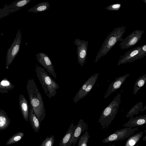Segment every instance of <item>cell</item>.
I'll list each match as a JSON object with an SVG mask.
<instances>
[{
    "mask_svg": "<svg viewBox=\"0 0 146 146\" xmlns=\"http://www.w3.org/2000/svg\"><path fill=\"white\" fill-rule=\"evenodd\" d=\"M26 88L29 97L30 104L41 122L45 117L46 111L42 97L33 78L29 80Z\"/></svg>",
    "mask_w": 146,
    "mask_h": 146,
    "instance_id": "1",
    "label": "cell"
},
{
    "mask_svg": "<svg viewBox=\"0 0 146 146\" xmlns=\"http://www.w3.org/2000/svg\"><path fill=\"white\" fill-rule=\"evenodd\" d=\"M126 28L123 26L115 28L108 35L97 53L94 62L96 63L102 56H105L117 42L123 41L122 37Z\"/></svg>",
    "mask_w": 146,
    "mask_h": 146,
    "instance_id": "2",
    "label": "cell"
},
{
    "mask_svg": "<svg viewBox=\"0 0 146 146\" xmlns=\"http://www.w3.org/2000/svg\"><path fill=\"white\" fill-rule=\"evenodd\" d=\"M121 94L118 92L114 99L103 110L98 123L104 129H107L117 114L121 102Z\"/></svg>",
    "mask_w": 146,
    "mask_h": 146,
    "instance_id": "3",
    "label": "cell"
},
{
    "mask_svg": "<svg viewBox=\"0 0 146 146\" xmlns=\"http://www.w3.org/2000/svg\"><path fill=\"white\" fill-rule=\"evenodd\" d=\"M35 71L45 93L49 98L54 97L57 93V90L59 88V85L48 74L44 68L37 64Z\"/></svg>",
    "mask_w": 146,
    "mask_h": 146,
    "instance_id": "4",
    "label": "cell"
},
{
    "mask_svg": "<svg viewBox=\"0 0 146 146\" xmlns=\"http://www.w3.org/2000/svg\"><path fill=\"white\" fill-rule=\"evenodd\" d=\"M139 127H126L115 131L113 133L104 139L102 143H106L116 141L128 138L138 130Z\"/></svg>",
    "mask_w": 146,
    "mask_h": 146,
    "instance_id": "5",
    "label": "cell"
},
{
    "mask_svg": "<svg viewBox=\"0 0 146 146\" xmlns=\"http://www.w3.org/2000/svg\"><path fill=\"white\" fill-rule=\"evenodd\" d=\"M98 75V73L94 74L87 80L74 97L73 99L74 103H76L90 92L96 83Z\"/></svg>",
    "mask_w": 146,
    "mask_h": 146,
    "instance_id": "6",
    "label": "cell"
},
{
    "mask_svg": "<svg viewBox=\"0 0 146 146\" xmlns=\"http://www.w3.org/2000/svg\"><path fill=\"white\" fill-rule=\"evenodd\" d=\"M21 39V33L19 30L14 41L7 52L6 60V68L7 69L8 68L9 66L12 62L19 51Z\"/></svg>",
    "mask_w": 146,
    "mask_h": 146,
    "instance_id": "7",
    "label": "cell"
},
{
    "mask_svg": "<svg viewBox=\"0 0 146 146\" xmlns=\"http://www.w3.org/2000/svg\"><path fill=\"white\" fill-rule=\"evenodd\" d=\"M144 32L142 30H136L129 35L119 44L122 49L130 48L135 45L141 39Z\"/></svg>",
    "mask_w": 146,
    "mask_h": 146,
    "instance_id": "8",
    "label": "cell"
},
{
    "mask_svg": "<svg viewBox=\"0 0 146 146\" xmlns=\"http://www.w3.org/2000/svg\"><path fill=\"white\" fill-rule=\"evenodd\" d=\"M73 43L77 47L76 51L78 63L82 67L87 57L88 42L75 38Z\"/></svg>",
    "mask_w": 146,
    "mask_h": 146,
    "instance_id": "9",
    "label": "cell"
},
{
    "mask_svg": "<svg viewBox=\"0 0 146 146\" xmlns=\"http://www.w3.org/2000/svg\"><path fill=\"white\" fill-rule=\"evenodd\" d=\"M38 62L47 70L50 74L57 79L54 66L49 57L46 54L39 52L36 55Z\"/></svg>",
    "mask_w": 146,
    "mask_h": 146,
    "instance_id": "10",
    "label": "cell"
},
{
    "mask_svg": "<svg viewBox=\"0 0 146 146\" xmlns=\"http://www.w3.org/2000/svg\"><path fill=\"white\" fill-rule=\"evenodd\" d=\"M142 45L138 46L127 52L121 57L118 60L117 65L128 62H131L139 59L138 54Z\"/></svg>",
    "mask_w": 146,
    "mask_h": 146,
    "instance_id": "11",
    "label": "cell"
},
{
    "mask_svg": "<svg viewBox=\"0 0 146 146\" xmlns=\"http://www.w3.org/2000/svg\"><path fill=\"white\" fill-rule=\"evenodd\" d=\"M87 123H85L83 119H80L77 124L76 125L75 129L67 146H71L72 144H73V146L75 145L80 135L87 128Z\"/></svg>",
    "mask_w": 146,
    "mask_h": 146,
    "instance_id": "12",
    "label": "cell"
},
{
    "mask_svg": "<svg viewBox=\"0 0 146 146\" xmlns=\"http://www.w3.org/2000/svg\"><path fill=\"white\" fill-rule=\"evenodd\" d=\"M130 75L129 74H127L116 78L115 80L110 84L104 95V99L107 98L112 93L119 88L127 78Z\"/></svg>",
    "mask_w": 146,
    "mask_h": 146,
    "instance_id": "13",
    "label": "cell"
},
{
    "mask_svg": "<svg viewBox=\"0 0 146 146\" xmlns=\"http://www.w3.org/2000/svg\"><path fill=\"white\" fill-rule=\"evenodd\" d=\"M146 123V115L136 116L134 118H130L129 120L123 126L127 127H134L141 126Z\"/></svg>",
    "mask_w": 146,
    "mask_h": 146,
    "instance_id": "14",
    "label": "cell"
},
{
    "mask_svg": "<svg viewBox=\"0 0 146 146\" xmlns=\"http://www.w3.org/2000/svg\"><path fill=\"white\" fill-rule=\"evenodd\" d=\"M19 105L23 118L28 122L29 119V105L28 101L23 94L19 96Z\"/></svg>",
    "mask_w": 146,
    "mask_h": 146,
    "instance_id": "15",
    "label": "cell"
},
{
    "mask_svg": "<svg viewBox=\"0 0 146 146\" xmlns=\"http://www.w3.org/2000/svg\"><path fill=\"white\" fill-rule=\"evenodd\" d=\"M29 119L32 128L35 132H38L40 129V122L35 115L32 106L29 105Z\"/></svg>",
    "mask_w": 146,
    "mask_h": 146,
    "instance_id": "16",
    "label": "cell"
},
{
    "mask_svg": "<svg viewBox=\"0 0 146 146\" xmlns=\"http://www.w3.org/2000/svg\"><path fill=\"white\" fill-rule=\"evenodd\" d=\"M75 127L73 123L70 124L69 129L60 141L59 146H67Z\"/></svg>",
    "mask_w": 146,
    "mask_h": 146,
    "instance_id": "17",
    "label": "cell"
},
{
    "mask_svg": "<svg viewBox=\"0 0 146 146\" xmlns=\"http://www.w3.org/2000/svg\"><path fill=\"white\" fill-rule=\"evenodd\" d=\"M11 122L10 120L5 111L0 109V131L6 129Z\"/></svg>",
    "mask_w": 146,
    "mask_h": 146,
    "instance_id": "18",
    "label": "cell"
},
{
    "mask_svg": "<svg viewBox=\"0 0 146 146\" xmlns=\"http://www.w3.org/2000/svg\"><path fill=\"white\" fill-rule=\"evenodd\" d=\"M14 87L15 86L6 77L4 78L0 82V93H8V91H11Z\"/></svg>",
    "mask_w": 146,
    "mask_h": 146,
    "instance_id": "19",
    "label": "cell"
},
{
    "mask_svg": "<svg viewBox=\"0 0 146 146\" xmlns=\"http://www.w3.org/2000/svg\"><path fill=\"white\" fill-rule=\"evenodd\" d=\"M144 132L141 131L129 136L124 146H134L143 136Z\"/></svg>",
    "mask_w": 146,
    "mask_h": 146,
    "instance_id": "20",
    "label": "cell"
},
{
    "mask_svg": "<svg viewBox=\"0 0 146 146\" xmlns=\"http://www.w3.org/2000/svg\"><path fill=\"white\" fill-rule=\"evenodd\" d=\"M49 8L50 4L48 2H43L36 5L28 11L34 13L42 12L47 10Z\"/></svg>",
    "mask_w": 146,
    "mask_h": 146,
    "instance_id": "21",
    "label": "cell"
},
{
    "mask_svg": "<svg viewBox=\"0 0 146 146\" xmlns=\"http://www.w3.org/2000/svg\"><path fill=\"white\" fill-rule=\"evenodd\" d=\"M143 108V103L141 101L136 104L128 111L126 117H133L134 115L139 114Z\"/></svg>",
    "mask_w": 146,
    "mask_h": 146,
    "instance_id": "22",
    "label": "cell"
},
{
    "mask_svg": "<svg viewBox=\"0 0 146 146\" xmlns=\"http://www.w3.org/2000/svg\"><path fill=\"white\" fill-rule=\"evenodd\" d=\"M146 81V74L140 76L136 81L134 85L133 94H136L139 90L144 85Z\"/></svg>",
    "mask_w": 146,
    "mask_h": 146,
    "instance_id": "23",
    "label": "cell"
},
{
    "mask_svg": "<svg viewBox=\"0 0 146 146\" xmlns=\"http://www.w3.org/2000/svg\"><path fill=\"white\" fill-rule=\"evenodd\" d=\"M24 133L19 132L11 137L6 143V145H9L15 143L21 140L23 137Z\"/></svg>",
    "mask_w": 146,
    "mask_h": 146,
    "instance_id": "24",
    "label": "cell"
},
{
    "mask_svg": "<svg viewBox=\"0 0 146 146\" xmlns=\"http://www.w3.org/2000/svg\"><path fill=\"white\" fill-rule=\"evenodd\" d=\"M90 136L87 131L79 138L77 146H87V143L88 141Z\"/></svg>",
    "mask_w": 146,
    "mask_h": 146,
    "instance_id": "25",
    "label": "cell"
},
{
    "mask_svg": "<svg viewBox=\"0 0 146 146\" xmlns=\"http://www.w3.org/2000/svg\"><path fill=\"white\" fill-rule=\"evenodd\" d=\"M54 141V135H52L50 137L47 136L42 142L40 146H53Z\"/></svg>",
    "mask_w": 146,
    "mask_h": 146,
    "instance_id": "26",
    "label": "cell"
},
{
    "mask_svg": "<svg viewBox=\"0 0 146 146\" xmlns=\"http://www.w3.org/2000/svg\"><path fill=\"white\" fill-rule=\"evenodd\" d=\"M121 6V4L120 3H114L106 7L105 9L106 10L109 11H117L120 9Z\"/></svg>",
    "mask_w": 146,
    "mask_h": 146,
    "instance_id": "27",
    "label": "cell"
},
{
    "mask_svg": "<svg viewBox=\"0 0 146 146\" xmlns=\"http://www.w3.org/2000/svg\"><path fill=\"white\" fill-rule=\"evenodd\" d=\"M31 1V0H23L20 1L16 4L18 7H22L26 5Z\"/></svg>",
    "mask_w": 146,
    "mask_h": 146,
    "instance_id": "28",
    "label": "cell"
},
{
    "mask_svg": "<svg viewBox=\"0 0 146 146\" xmlns=\"http://www.w3.org/2000/svg\"><path fill=\"white\" fill-rule=\"evenodd\" d=\"M146 106H145L144 107V108H143L141 110L140 112H142L143 111L146 109Z\"/></svg>",
    "mask_w": 146,
    "mask_h": 146,
    "instance_id": "29",
    "label": "cell"
},
{
    "mask_svg": "<svg viewBox=\"0 0 146 146\" xmlns=\"http://www.w3.org/2000/svg\"><path fill=\"white\" fill-rule=\"evenodd\" d=\"M144 138H143V140L145 141L146 140V135H145L144 137Z\"/></svg>",
    "mask_w": 146,
    "mask_h": 146,
    "instance_id": "30",
    "label": "cell"
},
{
    "mask_svg": "<svg viewBox=\"0 0 146 146\" xmlns=\"http://www.w3.org/2000/svg\"><path fill=\"white\" fill-rule=\"evenodd\" d=\"M108 146H117L115 145H110Z\"/></svg>",
    "mask_w": 146,
    "mask_h": 146,
    "instance_id": "31",
    "label": "cell"
},
{
    "mask_svg": "<svg viewBox=\"0 0 146 146\" xmlns=\"http://www.w3.org/2000/svg\"><path fill=\"white\" fill-rule=\"evenodd\" d=\"M143 1H144L145 3H146V0H143Z\"/></svg>",
    "mask_w": 146,
    "mask_h": 146,
    "instance_id": "32",
    "label": "cell"
}]
</instances>
